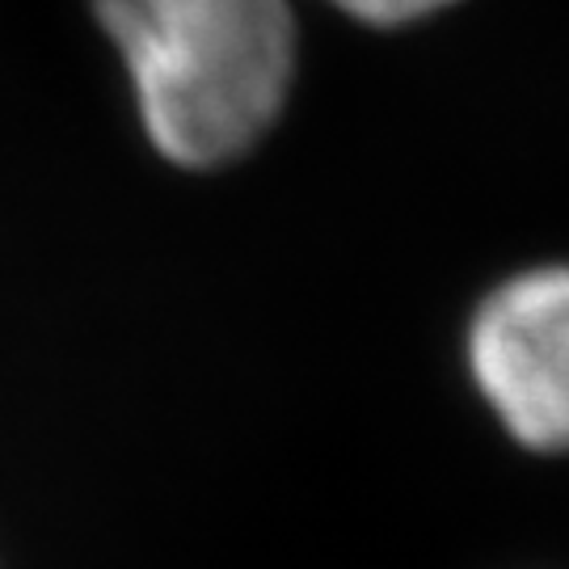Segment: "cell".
Listing matches in <instances>:
<instances>
[{
  "instance_id": "1",
  "label": "cell",
  "mask_w": 569,
  "mask_h": 569,
  "mask_svg": "<svg viewBox=\"0 0 569 569\" xmlns=\"http://www.w3.org/2000/svg\"><path fill=\"white\" fill-rule=\"evenodd\" d=\"M127 60L148 136L173 164L237 161L296 77L287 0H93Z\"/></svg>"
},
{
  "instance_id": "2",
  "label": "cell",
  "mask_w": 569,
  "mask_h": 569,
  "mask_svg": "<svg viewBox=\"0 0 569 569\" xmlns=\"http://www.w3.org/2000/svg\"><path fill=\"white\" fill-rule=\"evenodd\" d=\"M468 367L531 451H569V266L523 270L477 308Z\"/></svg>"
},
{
  "instance_id": "3",
  "label": "cell",
  "mask_w": 569,
  "mask_h": 569,
  "mask_svg": "<svg viewBox=\"0 0 569 569\" xmlns=\"http://www.w3.org/2000/svg\"><path fill=\"white\" fill-rule=\"evenodd\" d=\"M350 18L371 21V26H406V21L430 18L439 9H448L456 0H333Z\"/></svg>"
}]
</instances>
